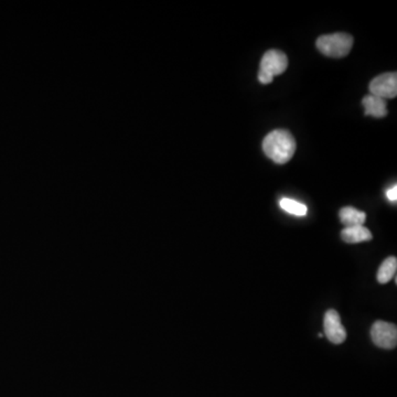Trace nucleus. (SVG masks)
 Segmentation results:
<instances>
[{
  "label": "nucleus",
  "instance_id": "1",
  "mask_svg": "<svg viewBox=\"0 0 397 397\" xmlns=\"http://www.w3.org/2000/svg\"><path fill=\"white\" fill-rule=\"evenodd\" d=\"M296 148L295 138L286 130H273L263 141L265 155L278 165L287 164L295 155Z\"/></svg>",
  "mask_w": 397,
  "mask_h": 397
},
{
  "label": "nucleus",
  "instance_id": "2",
  "mask_svg": "<svg viewBox=\"0 0 397 397\" xmlns=\"http://www.w3.org/2000/svg\"><path fill=\"white\" fill-rule=\"evenodd\" d=\"M316 46L322 55L339 59L350 53L353 47V36L344 32L326 34L318 38Z\"/></svg>",
  "mask_w": 397,
  "mask_h": 397
},
{
  "label": "nucleus",
  "instance_id": "3",
  "mask_svg": "<svg viewBox=\"0 0 397 397\" xmlns=\"http://www.w3.org/2000/svg\"><path fill=\"white\" fill-rule=\"evenodd\" d=\"M288 57L279 50H270L262 57L258 73V81L262 84L273 82L276 76H281L287 70Z\"/></svg>",
  "mask_w": 397,
  "mask_h": 397
},
{
  "label": "nucleus",
  "instance_id": "4",
  "mask_svg": "<svg viewBox=\"0 0 397 397\" xmlns=\"http://www.w3.org/2000/svg\"><path fill=\"white\" fill-rule=\"evenodd\" d=\"M371 337L374 344L382 349L396 348L397 345V327L394 323L389 322H374L371 329Z\"/></svg>",
  "mask_w": 397,
  "mask_h": 397
},
{
  "label": "nucleus",
  "instance_id": "5",
  "mask_svg": "<svg viewBox=\"0 0 397 397\" xmlns=\"http://www.w3.org/2000/svg\"><path fill=\"white\" fill-rule=\"evenodd\" d=\"M372 95L381 99H394L397 95V74L395 72L384 73L372 80L370 83Z\"/></svg>",
  "mask_w": 397,
  "mask_h": 397
},
{
  "label": "nucleus",
  "instance_id": "6",
  "mask_svg": "<svg viewBox=\"0 0 397 397\" xmlns=\"http://www.w3.org/2000/svg\"><path fill=\"white\" fill-rule=\"evenodd\" d=\"M323 327H325V335L328 340L335 344H341L347 339V330L343 327L341 322L340 314L335 309H330L326 312L325 320H323Z\"/></svg>",
  "mask_w": 397,
  "mask_h": 397
},
{
  "label": "nucleus",
  "instance_id": "7",
  "mask_svg": "<svg viewBox=\"0 0 397 397\" xmlns=\"http://www.w3.org/2000/svg\"><path fill=\"white\" fill-rule=\"evenodd\" d=\"M341 237L345 243L349 244H356V243H361V242L371 241V231L366 229L365 226H353V228H345L341 232Z\"/></svg>",
  "mask_w": 397,
  "mask_h": 397
},
{
  "label": "nucleus",
  "instance_id": "8",
  "mask_svg": "<svg viewBox=\"0 0 397 397\" xmlns=\"http://www.w3.org/2000/svg\"><path fill=\"white\" fill-rule=\"evenodd\" d=\"M362 104L365 109V115H371L377 118L386 116V101L384 99L370 94L364 97Z\"/></svg>",
  "mask_w": 397,
  "mask_h": 397
},
{
  "label": "nucleus",
  "instance_id": "9",
  "mask_svg": "<svg viewBox=\"0 0 397 397\" xmlns=\"http://www.w3.org/2000/svg\"><path fill=\"white\" fill-rule=\"evenodd\" d=\"M340 221L345 228H353V226H361L365 223L366 214L353 207H344L339 212Z\"/></svg>",
  "mask_w": 397,
  "mask_h": 397
},
{
  "label": "nucleus",
  "instance_id": "10",
  "mask_svg": "<svg viewBox=\"0 0 397 397\" xmlns=\"http://www.w3.org/2000/svg\"><path fill=\"white\" fill-rule=\"evenodd\" d=\"M397 260L396 257H389L384 262L382 263L377 272V281L379 284L389 283L393 277L396 276Z\"/></svg>",
  "mask_w": 397,
  "mask_h": 397
},
{
  "label": "nucleus",
  "instance_id": "11",
  "mask_svg": "<svg viewBox=\"0 0 397 397\" xmlns=\"http://www.w3.org/2000/svg\"><path fill=\"white\" fill-rule=\"evenodd\" d=\"M279 205L286 212L291 213L293 216H305L307 214V207L298 201L293 200L289 197H283L279 201Z\"/></svg>",
  "mask_w": 397,
  "mask_h": 397
},
{
  "label": "nucleus",
  "instance_id": "12",
  "mask_svg": "<svg viewBox=\"0 0 397 397\" xmlns=\"http://www.w3.org/2000/svg\"><path fill=\"white\" fill-rule=\"evenodd\" d=\"M386 197H389V201H392V202H396L397 201L396 185H395L394 187L391 188V189L387 190Z\"/></svg>",
  "mask_w": 397,
  "mask_h": 397
},
{
  "label": "nucleus",
  "instance_id": "13",
  "mask_svg": "<svg viewBox=\"0 0 397 397\" xmlns=\"http://www.w3.org/2000/svg\"><path fill=\"white\" fill-rule=\"evenodd\" d=\"M318 337H323V333H319V335H318Z\"/></svg>",
  "mask_w": 397,
  "mask_h": 397
}]
</instances>
